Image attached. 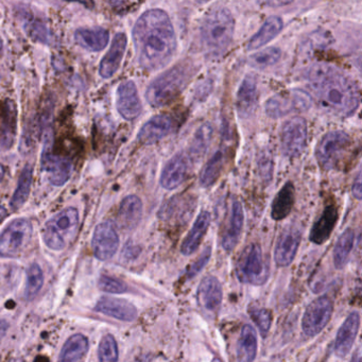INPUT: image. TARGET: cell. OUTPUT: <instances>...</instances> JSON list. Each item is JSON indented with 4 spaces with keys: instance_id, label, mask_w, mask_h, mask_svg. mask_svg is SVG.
I'll use <instances>...</instances> for the list:
<instances>
[{
    "instance_id": "cell-1",
    "label": "cell",
    "mask_w": 362,
    "mask_h": 362,
    "mask_svg": "<svg viewBox=\"0 0 362 362\" xmlns=\"http://www.w3.org/2000/svg\"><path fill=\"white\" fill-rule=\"evenodd\" d=\"M137 60L143 69L156 71L170 62L177 50V37L170 18L160 9L146 11L133 29Z\"/></svg>"
},
{
    "instance_id": "cell-2",
    "label": "cell",
    "mask_w": 362,
    "mask_h": 362,
    "mask_svg": "<svg viewBox=\"0 0 362 362\" xmlns=\"http://www.w3.org/2000/svg\"><path fill=\"white\" fill-rule=\"evenodd\" d=\"M309 88L317 100L337 115H353L360 105V93L349 76L330 65L311 67L306 75Z\"/></svg>"
},
{
    "instance_id": "cell-3",
    "label": "cell",
    "mask_w": 362,
    "mask_h": 362,
    "mask_svg": "<svg viewBox=\"0 0 362 362\" xmlns=\"http://www.w3.org/2000/svg\"><path fill=\"white\" fill-rule=\"evenodd\" d=\"M235 22L228 8H211L201 23V42L209 56L219 57L230 47Z\"/></svg>"
},
{
    "instance_id": "cell-4",
    "label": "cell",
    "mask_w": 362,
    "mask_h": 362,
    "mask_svg": "<svg viewBox=\"0 0 362 362\" xmlns=\"http://www.w3.org/2000/svg\"><path fill=\"white\" fill-rule=\"evenodd\" d=\"M196 71V67L189 62L179 63L165 71L148 86L146 98L149 105L154 107L170 105L181 95Z\"/></svg>"
},
{
    "instance_id": "cell-5",
    "label": "cell",
    "mask_w": 362,
    "mask_h": 362,
    "mask_svg": "<svg viewBox=\"0 0 362 362\" xmlns=\"http://www.w3.org/2000/svg\"><path fill=\"white\" fill-rule=\"evenodd\" d=\"M79 213L74 207L63 209L50 218L43 228V239L49 249L62 251L69 247L77 236Z\"/></svg>"
},
{
    "instance_id": "cell-6",
    "label": "cell",
    "mask_w": 362,
    "mask_h": 362,
    "mask_svg": "<svg viewBox=\"0 0 362 362\" xmlns=\"http://www.w3.org/2000/svg\"><path fill=\"white\" fill-rule=\"evenodd\" d=\"M237 277L243 284L262 286L269 279V264L264 260L262 247L257 243L247 245L236 262Z\"/></svg>"
},
{
    "instance_id": "cell-7",
    "label": "cell",
    "mask_w": 362,
    "mask_h": 362,
    "mask_svg": "<svg viewBox=\"0 0 362 362\" xmlns=\"http://www.w3.org/2000/svg\"><path fill=\"white\" fill-rule=\"evenodd\" d=\"M351 146V136L343 131H332L324 135L315 151L321 168L324 170L337 168Z\"/></svg>"
},
{
    "instance_id": "cell-8",
    "label": "cell",
    "mask_w": 362,
    "mask_h": 362,
    "mask_svg": "<svg viewBox=\"0 0 362 362\" xmlns=\"http://www.w3.org/2000/svg\"><path fill=\"white\" fill-rule=\"evenodd\" d=\"M33 224L26 218L13 220L0 234V257H18L30 243Z\"/></svg>"
},
{
    "instance_id": "cell-9",
    "label": "cell",
    "mask_w": 362,
    "mask_h": 362,
    "mask_svg": "<svg viewBox=\"0 0 362 362\" xmlns=\"http://www.w3.org/2000/svg\"><path fill=\"white\" fill-rule=\"evenodd\" d=\"M310 105V96L306 93L300 90H288L267 101L266 113L271 118L284 117L293 112L307 111Z\"/></svg>"
},
{
    "instance_id": "cell-10",
    "label": "cell",
    "mask_w": 362,
    "mask_h": 362,
    "mask_svg": "<svg viewBox=\"0 0 362 362\" xmlns=\"http://www.w3.org/2000/svg\"><path fill=\"white\" fill-rule=\"evenodd\" d=\"M334 313V304L328 296H320L310 303L305 310L302 329L309 337L317 336L327 325Z\"/></svg>"
},
{
    "instance_id": "cell-11",
    "label": "cell",
    "mask_w": 362,
    "mask_h": 362,
    "mask_svg": "<svg viewBox=\"0 0 362 362\" xmlns=\"http://www.w3.org/2000/svg\"><path fill=\"white\" fill-rule=\"evenodd\" d=\"M307 124L304 118L294 117L284 124L281 141L283 153L288 158H298L307 143Z\"/></svg>"
},
{
    "instance_id": "cell-12",
    "label": "cell",
    "mask_w": 362,
    "mask_h": 362,
    "mask_svg": "<svg viewBox=\"0 0 362 362\" xmlns=\"http://www.w3.org/2000/svg\"><path fill=\"white\" fill-rule=\"evenodd\" d=\"M223 291L219 279L213 275L205 276L201 281L197 291V300L201 310L215 317L221 308Z\"/></svg>"
},
{
    "instance_id": "cell-13",
    "label": "cell",
    "mask_w": 362,
    "mask_h": 362,
    "mask_svg": "<svg viewBox=\"0 0 362 362\" xmlns=\"http://www.w3.org/2000/svg\"><path fill=\"white\" fill-rule=\"evenodd\" d=\"M93 251L99 260H109L115 255L119 247V238L113 224L110 222L97 226L92 240Z\"/></svg>"
},
{
    "instance_id": "cell-14",
    "label": "cell",
    "mask_w": 362,
    "mask_h": 362,
    "mask_svg": "<svg viewBox=\"0 0 362 362\" xmlns=\"http://www.w3.org/2000/svg\"><path fill=\"white\" fill-rule=\"evenodd\" d=\"M302 240V234L294 226L286 228L276 241L274 259L279 267H288L292 264Z\"/></svg>"
},
{
    "instance_id": "cell-15",
    "label": "cell",
    "mask_w": 362,
    "mask_h": 362,
    "mask_svg": "<svg viewBox=\"0 0 362 362\" xmlns=\"http://www.w3.org/2000/svg\"><path fill=\"white\" fill-rule=\"evenodd\" d=\"M116 107L124 119L134 120L141 115L143 107L134 82L124 81L118 86Z\"/></svg>"
},
{
    "instance_id": "cell-16",
    "label": "cell",
    "mask_w": 362,
    "mask_h": 362,
    "mask_svg": "<svg viewBox=\"0 0 362 362\" xmlns=\"http://www.w3.org/2000/svg\"><path fill=\"white\" fill-rule=\"evenodd\" d=\"M18 126V111L13 101L0 103V150L7 151L13 146Z\"/></svg>"
},
{
    "instance_id": "cell-17",
    "label": "cell",
    "mask_w": 362,
    "mask_h": 362,
    "mask_svg": "<svg viewBox=\"0 0 362 362\" xmlns=\"http://www.w3.org/2000/svg\"><path fill=\"white\" fill-rule=\"evenodd\" d=\"M360 328V315L357 311H353L343 322L342 325L337 332L336 341H334V354L338 357L344 358L349 355L353 349L356 337Z\"/></svg>"
},
{
    "instance_id": "cell-18",
    "label": "cell",
    "mask_w": 362,
    "mask_h": 362,
    "mask_svg": "<svg viewBox=\"0 0 362 362\" xmlns=\"http://www.w3.org/2000/svg\"><path fill=\"white\" fill-rule=\"evenodd\" d=\"M173 119L166 114L154 116L144 124L139 133V141L143 145H153L173 132Z\"/></svg>"
},
{
    "instance_id": "cell-19",
    "label": "cell",
    "mask_w": 362,
    "mask_h": 362,
    "mask_svg": "<svg viewBox=\"0 0 362 362\" xmlns=\"http://www.w3.org/2000/svg\"><path fill=\"white\" fill-rule=\"evenodd\" d=\"M243 221H245V215H243V206L238 201H234L230 207L226 228L222 233L221 245L224 251L230 253L238 245L241 233H243Z\"/></svg>"
},
{
    "instance_id": "cell-20",
    "label": "cell",
    "mask_w": 362,
    "mask_h": 362,
    "mask_svg": "<svg viewBox=\"0 0 362 362\" xmlns=\"http://www.w3.org/2000/svg\"><path fill=\"white\" fill-rule=\"evenodd\" d=\"M95 310L120 321L132 322L137 317V309L134 305L131 304L128 300L110 298V296L99 298L95 306Z\"/></svg>"
},
{
    "instance_id": "cell-21",
    "label": "cell",
    "mask_w": 362,
    "mask_h": 362,
    "mask_svg": "<svg viewBox=\"0 0 362 362\" xmlns=\"http://www.w3.org/2000/svg\"><path fill=\"white\" fill-rule=\"evenodd\" d=\"M188 160L185 154L173 156L165 165L160 175V185L167 190L179 187L187 177Z\"/></svg>"
},
{
    "instance_id": "cell-22",
    "label": "cell",
    "mask_w": 362,
    "mask_h": 362,
    "mask_svg": "<svg viewBox=\"0 0 362 362\" xmlns=\"http://www.w3.org/2000/svg\"><path fill=\"white\" fill-rule=\"evenodd\" d=\"M127 43H128V39L124 33H117L115 35L111 48L101 61L100 67H99V74L101 77L109 79L117 73L126 52Z\"/></svg>"
},
{
    "instance_id": "cell-23",
    "label": "cell",
    "mask_w": 362,
    "mask_h": 362,
    "mask_svg": "<svg viewBox=\"0 0 362 362\" xmlns=\"http://www.w3.org/2000/svg\"><path fill=\"white\" fill-rule=\"evenodd\" d=\"M43 170L54 185L62 186L71 175V163L64 156H54L45 151L43 154Z\"/></svg>"
},
{
    "instance_id": "cell-24",
    "label": "cell",
    "mask_w": 362,
    "mask_h": 362,
    "mask_svg": "<svg viewBox=\"0 0 362 362\" xmlns=\"http://www.w3.org/2000/svg\"><path fill=\"white\" fill-rule=\"evenodd\" d=\"M337 221H338V209L334 205H327L311 228L310 236H309L311 243L315 245H323L326 243L329 239Z\"/></svg>"
},
{
    "instance_id": "cell-25",
    "label": "cell",
    "mask_w": 362,
    "mask_h": 362,
    "mask_svg": "<svg viewBox=\"0 0 362 362\" xmlns=\"http://www.w3.org/2000/svg\"><path fill=\"white\" fill-rule=\"evenodd\" d=\"M258 101L257 83L255 78L247 76L240 88L236 98V107L241 117H249L255 111Z\"/></svg>"
},
{
    "instance_id": "cell-26",
    "label": "cell",
    "mask_w": 362,
    "mask_h": 362,
    "mask_svg": "<svg viewBox=\"0 0 362 362\" xmlns=\"http://www.w3.org/2000/svg\"><path fill=\"white\" fill-rule=\"evenodd\" d=\"M211 224V214L209 211H202L197 218L192 230L188 233L186 238L182 243L181 252L183 255L189 256L197 251L206 235Z\"/></svg>"
},
{
    "instance_id": "cell-27",
    "label": "cell",
    "mask_w": 362,
    "mask_h": 362,
    "mask_svg": "<svg viewBox=\"0 0 362 362\" xmlns=\"http://www.w3.org/2000/svg\"><path fill=\"white\" fill-rule=\"evenodd\" d=\"M143 215V203L137 196H128L122 200L117 219L122 228L132 230L139 223Z\"/></svg>"
},
{
    "instance_id": "cell-28",
    "label": "cell",
    "mask_w": 362,
    "mask_h": 362,
    "mask_svg": "<svg viewBox=\"0 0 362 362\" xmlns=\"http://www.w3.org/2000/svg\"><path fill=\"white\" fill-rule=\"evenodd\" d=\"M109 40V33L103 28L79 29L75 33L76 43L90 52L105 49Z\"/></svg>"
},
{
    "instance_id": "cell-29",
    "label": "cell",
    "mask_w": 362,
    "mask_h": 362,
    "mask_svg": "<svg viewBox=\"0 0 362 362\" xmlns=\"http://www.w3.org/2000/svg\"><path fill=\"white\" fill-rule=\"evenodd\" d=\"M194 203L190 197L177 196L165 203L160 211V217L166 221L171 220H185L192 215Z\"/></svg>"
},
{
    "instance_id": "cell-30",
    "label": "cell",
    "mask_w": 362,
    "mask_h": 362,
    "mask_svg": "<svg viewBox=\"0 0 362 362\" xmlns=\"http://www.w3.org/2000/svg\"><path fill=\"white\" fill-rule=\"evenodd\" d=\"M258 341L255 328L252 325L243 326L237 344L238 362H253L257 355Z\"/></svg>"
},
{
    "instance_id": "cell-31",
    "label": "cell",
    "mask_w": 362,
    "mask_h": 362,
    "mask_svg": "<svg viewBox=\"0 0 362 362\" xmlns=\"http://www.w3.org/2000/svg\"><path fill=\"white\" fill-rule=\"evenodd\" d=\"M294 194L296 190H294L293 184L291 182H287L273 200L272 209H271V216L273 219L281 221L289 216L296 200Z\"/></svg>"
},
{
    "instance_id": "cell-32",
    "label": "cell",
    "mask_w": 362,
    "mask_h": 362,
    "mask_svg": "<svg viewBox=\"0 0 362 362\" xmlns=\"http://www.w3.org/2000/svg\"><path fill=\"white\" fill-rule=\"evenodd\" d=\"M284 23L279 16H271L260 27L259 30L250 40L247 49L256 50L262 46L267 45L269 42L277 37L283 30Z\"/></svg>"
},
{
    "instance_id": "cell-33",
    "label": "cell",
    "mask_w": 362,
    "mask_h": 362,
    "mask_svg": "<svg viewBox=\"0 0 362 362\" xmlns=\"http://www.w3.org/2000/svg\"><path fill=\"white\" fill-rule=\"evenodd\" d=\"M88 351V340L81 334H74L63 345L61 360L67 362H78Z\"/></svg>"
},
{
    "instance_id": "cell-34",
    "label": "cell",
    "mask_w": 362,
    "mask_h": 362,
    "mask_svg": "<svg viewBox=\"0 0 362 362\" xmlns=\"http://www.w3.org/2000/svg\"><path fill=\"white\" fill-rule=\"evenodd\" d=\"M355 243V232L347 228L339 237L334 249V264L337 269L344 268L349 262V255Z\"/></svg>"
},
{
    "instance_id": "cell-35",
    "label": "cell",
    "mask_w": 362,
    "mask_h": 362,
    "mask_svg": "<svg viewBox=\"0 0 362 362\" xmlns=\"http://www.w3.org/2000/svg\"><path fill=\"white\" fill-rule=\"evenodd\" d=\"M226 164V154L223 151H217L211 160L206 163L201 171L200 184L203 187H211L219 179Z\"/></svg>"
},
{
    "instance_id": "cell-36",
    "label": "cell",
    "mask_w": 362,
    "mask_h": 362,
    "mask_svg": "<svg viewBox=\"0 0 362 362\" xmlns=\"http://www.w3.org/2000/svg\"><path fill=\"white\" fill-rule=\"evenodd\" d=\"M33 167L26 165L18 180V188L11 199V207L14 211L20 209L28 199L33 184Z\"/></svg>"
},
{
    "instance_id": "cell-37",
    "label": "cell",
    "mask_w": 362,
    "mask_h": 362,
    "mask_svg": "<svg viewBox=\"0 0 362 362\" xmlns=\"http://www.w3.org/2000/svg\"><path fill=\"white\" fill-rule=\"evenodd\" d=\"M213 127L209 124H204L198 129L189 148L190 156L192 158L200 160L206 153L209 144L213 139Z\"/></svg>"
},
{
    "instance_id": "cell-38",
    "label": "cell",
    "mask_w": 362,
    "mask_h": 362,
    "mask_svg": "<svg viewBox=\"0 0 362 362\" xmlns=\"http://www.w3.org/2000/svg\"><path fill=\"white\" fill-rule=\"evenodd\" d=\"M44 284V274L41 267L37 264H33L27 270V284L25 289V298L33 300Z\"/></svg>"
},
{
    "instance_id": "cell-39",
    "label": "cell",
    "mask_w": 362,
    "mask_h": 362,
    "mask_svg": "<svg viewBox=\"0 0 362 362\" xmlns=\"http://www.w3.org/2000/svg\"><path fill=\"white\" fill-rule=\"evenodd\" d=\"M247 311H249L250 317L257 326L260 334L266 338L267 334L270 332L271 325H272V313L269 309L257 306L250 307Z\"/></svg>"
},
{
    "instance_id": "cell-40",
    "label": "cell",
    "mask_w": 362,
    "mask_h": 362,
    "mask_svg": "<svg viewBox=\"0 0 362 362\" xmlns=\"http://www.w3.org/2000/svg\"><path fill=\"white\" fill-rule=\"evenodd\" d=\"M118 345L112 334H107L101 339L98 347L99 362H118Z\"/></svg>"
},
{
    "instance_id": "cell-41",
    "label": "cell",
    "mask_w": 362,
    "mask_h": 362,
    "mask_svg": "<svg viewBox=\"0 0 362 362\" xmlns=\"http://www.w3.org/2000/svg\"><path fill=\"white\" fill-rule=\"evenodd\" d=\"M281 57V49L276 47H269L253 54L251 57V62L255 66L264 69V67L271 66V65H274L275 63L279 62Z\"/></svg>"
},
{
    "instance_id": "cell-42",
    "label": "cell",
    "mask_w": 362,
    "mask_h": 362,
    "mask_svg": "<svg viewBox=\"0 0 362 362\" xmlns=\"http://www.w3.org/2000/svg\"><path fill=\"white\" fill-rule=\"evenodd\" d=\"M98 287L101 291L107 292V293L120 294L128 290V286L124 281L115 277L105 276V275L99 279Z\"/></svg>"
},
{
    "instance_id": "cell-43",
    "label": "cell",
    "mask_w": 362,
    "mask_h": 362,
    "mask_svg": "<svg viewBox=\"0 0 362 362\" xmlns=\"http://www.w3.org/2000/svg\"><path fill=\"white\" fill-rule=\"evenodd\" d=\"M211 254V247H206V249L203 251V253L197 258L196 262H192V264L188 267L187 271H186V276H187L188 279H192V277L198 275L199 273L203 270V268L209 264Z\"/></svg>"
},
{
    "instance_id": "cell-44",
    "label": "cell",
    "mask_w": 362,
    "mask_h": 362,
    "mask_svg": "<svg viewBox=\"0 0 362 362\" xmlns=\"http://www.w3.org/2000/svg\"><path fill=\"white\" fill-rule=\"evenodd\" d=\"M353 194L356 199L360 200L361 199V173H358L357 177H356L355 181L353 184Z\"/></svg>"
},
{
    "instance_id": "cell-45",
    "label": "cell",
    "mask_w": 362,
    "mask_h": 362,
    "mask_svg": "<svg viewBox=\"0 0 362 362\" xmlns=\"http://www.w3.org/2000/svg\"><path fill=\"white\" fill-rule=\"evenodd\" d=\"M8 329V324L7 322L0 321V340L5 336L6 332Z\"/></svg>"
},
{
    "instance_id": "cell-46",
    "label": "cell",
    "mask_w": 362,
    "mask_h": 362,
    "mask_svg": "<svg viewBox=\"0 0 362 362\" xmlns=\"http://www.w3.org/2000/svg\"><path fill=\"white\" fill-rule=\"evenodd\" d=\"M351 362H361V353H360V349H357V351L354 354Z\"/></svg>"
},
{
    "instance_id": "cell-47",
    "label": "cell",
    "mask_w": 362,
    "mask_h": 362,
    "mask_svg": "<svg viewBox=\"0 0 362 362\" xmlns=\"http://www.w3.org/2000/svg\"><path fill=\"white\" fill-rule=\"evenodd\" d=\"M8 216V211L7 209H5V207L0 206V223L4 221V220L7 218Z\"/></svg>"
},
{
    "instance_id": "cell-48",
    "label": "cell",
    "mask_w": 362,
    "mask_h": 362,
    "mask_svg": "<svg viewBox=\"0 0 362 362\" xmlns=\"http://www.w3.org/2000/svg\"><path fill=\"white\" fill-rule=\"evenodd\" d=\"M4 175H5V169L0 165V182L3 181Z\"/></svg>"
},
{
    "instance_id": "cell-49",
    "label": "cell",
    "mask_w": 362,
    "mask_h": 362,
    "mask_svg": "<svg viewBox=\"0 0 362 362\" xmlns=\"http://www.w3.org/2000/svg\"><path fill=\"white\" fill-rule=\"evenodd\" d=\"M1 52H3V41L0 39V56H1Z\"/></svg>"
},
{
    "instance_id": "cell-50",
    "label": "cell",
    "mask_w": 362,
    "mask_h": 362,
    "mask_svg": "<svg viewBox=\"0 0 362 362\" xmlns=\"http://www.w3.org/2000/svg\"><path fill=\"white\" fill-rule=\"evenodd\" d=\"M211 362H222L221 360L219 359V358H214L213 361Z\"/></svg>"
},
{
    "instance_id": "cell-51",
    "label": "cell",
    "mask_w": 362,
    "mask_h": 362,
    "mask_svg": "<svg viewBox=\"0 0 362 362\" xmlns=\"http://www.w3.org/2000/svg\"><path fill=\"white\" fill-rule=\"evenodd\" d=\"M60 362H67V361H62V360H61V361H60Z\"/></svg>"
}]
</instances>
